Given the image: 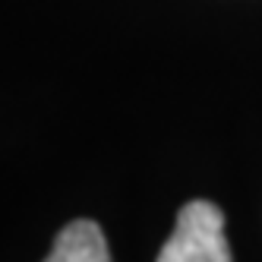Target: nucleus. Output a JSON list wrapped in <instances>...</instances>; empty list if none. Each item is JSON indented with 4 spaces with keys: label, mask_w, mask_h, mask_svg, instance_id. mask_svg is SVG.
I'll use <instances>...</instances> for the list:
<instances>
[{
    "label": "nucleus",
    "mask_w": 262,
    "mask_h": 262,
    "mask_svg": "<svg viewBox=\"0 0 262 262\" xmlns=\"http://www.w3.org/2000/svg\"><path fill=\"white\" fill-rule=\"evenodd\" d=\"M155 262H234L224 237V212L209 199L186 202Z\"/></svg>",
    "instance_id": "1"
},
{
    "label": "nucleus",
    "mask_w": 262,
    "mask_h": 262,
    "mask_svg": "<svg viewBox=\"0 0 262 262\" xmlns=\"http://www.w3.org/2000/svg\"><path fill=\"white\" fill-rule=\"evenodd\" d=\"M45 262H111L104 231L92 218H76L57 234Z\"/></svg>",
    "instance_id": "2"
}]
</instances>
